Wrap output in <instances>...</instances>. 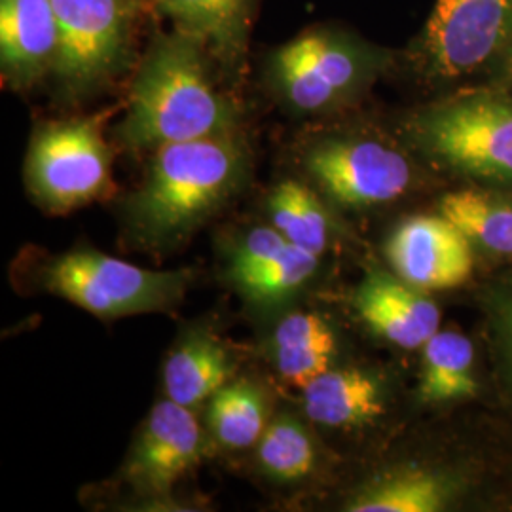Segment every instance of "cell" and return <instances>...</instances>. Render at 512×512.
<instances>
[{
  "label": "cell",
  "mask_w": 512,
  "mask_h": 512,
  "mask_svg": "<svg viewBox=\"0 0 512 512\" xmlns=\"http://www.w3.org/2000/svg\"><path fill=\"white\" fill-rule=\"evenodd\" d=\"M59 54L52 78L67 99L99 92L133 61L143 0H52Z\"/></svg>",
  "instance_id": "5"
},
{
  "label": "cell",
  "mask_w": 512,
  "mask_h": 512,
  "mask_svg": "<svg viewBox=\"0 0 512 512\" xmlns=\"http://www.w3.org/2000/svg\"><path fill=\"white\" fill-rule=\"evenodd\" d=\"M46 291L101 319L175 308L183 300L188 272H156L97 251L54 258L42 272Z\"/></svg>",
  "instance_id": "6"
},
{
  "label": "cell",
  "mask_w": 512,
  "mask_h": 512,
  "mask_svg": "<svg viewBox=\"0 0 512 512\" xmlns=\"http://www.w3.org/2000/svg\"><path fill=\"white\" fill-rule=\"evenodd\" d=\"M448 486L439 475L406 467L374 478L348 503L351 512H437L446 505Z\"/></svg>",
  "instance_id": "20"
},
{
  "label": "cell",
  "mask_w": 512,
  "mask_h": 512,
  "mask_svg": "<svg viewBox=\"0 0 512 512\" xmlns=\"http://www.w3.org/2000/svg\"><path fill=\"white\" fill-rule=\"evenodd\" d=\"M249 173L251 150L241 133L156 148L126 202L129 230L152 249L175 247L236 196Z\"/></svg>",
  "instance_id": "2"
},
{
  "label": "cell",
  "mask_w": 512,
  "mask_h": 512,
  "mask_svg": "<svg viewBox=\"0 0 512 512\" xmlns=\"http://www.w3.org/2000/svg\"><path fill=\"white\" fill-rule=\"evenodd\" d=\"M59 29L52 0H0V74L6 88L27 92L52 76Z\"/></svg>",
  "instance_id": "12"
},
{
  "label": "cell",
  "mask_w": 512,
  "mask_h": 512,
  "mask_svg": "<svg viewBox=\"0 0 512 512\" xmlns=\"http://www.w3.org/2000/svg\"><path fill=\"white\" fill-rule=\"evenodd\" d=\"M336 334L319 313L294 311L283 317L272 336V359L279 376L304 389L334 365Z\"/></svg>",
  "instance_id": "16"
},
{
  "label": "cell",
  "mask_w": 512,
  "mask_h": 512,
  "mask_svg": "<svg viewBox=\"0 0 512 512\" xmlns=\"http://www.w3.org/2000/svg\"><path fill=\"white\" fill-rule=\"evenodd\" d=\"M202 454V427L192 408L167 399L150 410L126 461L124 478L137 494L160 499L171 494Z\"/></svg>",
  "instance_id": "11"
},
{
  "label": "cell",
  "mask_w": 512,
  "mask_h": 512,
  "mask_svg": "<svg viewBox=\"0 0 512 512\" xmlns=\"http://www.w3.org/2000/svg\"><path fill=\"white\" fill-rule=\"evenodd\" d=\"M385 253L395 274L420 291L463 285L473 274V243L444 215L404 220L387 241Z\"/></svg>",
  "instance_id": "10"
},
{
  "label": "cell",
  "mask_w": 512,
  "mask_h": 512,
  "mask_svg": "<svg viewBox=\"0 0 512 512\" xmlns=\"http://www.w3.org/2000/svg\"><path fill=\"white\" fill-rule=\"evenodd\" d=\"M355 304L366 325L399 348H423L439 332L437 304L399 275H368L357 291Z\"/></svg>",
  "instance_id": "14"
},
{
  "label": "cell",
  "mask_w": 512,
  "mask_h": 512,
  "mask_svg": "<svg viewBox=\"0 0 512 512\" xmlns=\"http://www.w3.org/2000/svg\"><path fill=\"white\" fill-rule=\"evenodd\" d=\"M387 65L384 48L340 27L319 25L266 55L262 78L283 109L317 116L355 101Z\"/></svg>",
  "instance_id": "3"
},
{
  "label": "cell",
  "mask_w": 512,
  "mask_h": 512,
  "mask_svg": "<svg viewBox=\"0 0 512 512\" xmlns=\"http://www.w3.org/2000/svg\"><path fill=\"white\" fill-rule=\"evenodd\" d=\"M296 158L311 183L351 209L393 202L414 181V165L403 150L370 135H313Z\"/></svg>",
  "instance_id": "7"
},
{
  "label": "cell",
  "mask_w": 512,
  "mask_h": 512,
  "mask_svg": "<svg viewBox=\"0 0 512 512\" xmlns=\"http://www.w3.org/2000/svg\"><path fill=\"white\" fill-rule=\"evenodd\" d=\"M207 423L211 435L224 448L256 446L270 423L268 397L251 380L228 382L209 399Z\"/></svg>",
  "instance_id": "19"
},
{
  "label": "cell",
  "mask_w": 512,
  "mask_h": 512,
  "mask_svg": "<svg viewBox=\"0 0 512 512\" xmlns=\"http://www.w3.org/2000/svg\"><path fill=\"white\" fill-rule=\"evenodd\" d=\"M505 55H507V61H509V69H511L512 73V44L509 46V50L505 52Z\"/></svg>",
  "instance_id": "26"
},
{
  "label": "cell",
  "mask_w": 512,
  "mask_h": 512,
  "mask_svg": "<svg viewBox=\"0 0 512 512\" xmlns=\"http://www.w3.org/2000/svg\"><path fill=\"white\" fill-rule=\"evenodd\" d=\"M440 215L486 251L512 255V203L480 190L450 192L440 202Z\"/></svg>",
  "instance_id": "23"
},
{
  "label": "cell",
  "mask_w": 512,
  "mask_h": 512,
  "mask_svg": "<svg viewBox=\"0 0 512 512\" xmlns=\"http://www.w3.org/2000/svg\"><path fill=\"white\" fill-rule=\"evenodd\" d=\"M175 29L200 38L230 86L247 71L249 44L260 0H150Z\"/></svg>",
  "instance_id": "13"
},
{
  "label": "cell",
  "mask_w": 512,
  "mask_h": 512,
  "mask_svg": "<svg viewBox=\"0 0 512 512\" xmlns=\"http://www.w3.org/2000/svg\"><path fill=\"white\" fill-rule=\"evenodd\" d=\"M110 110L40 124L25 158V183L52 213L105 198L112 188V152L105 139Z\"/></svg>",
  "instance_id": "4"
},
{
  "label": "cell",
  "mask_w": 512,
  "mask_h": 512,
  "mask_svg": "<svg viewBox=\"0 0 512 512\" xmlns=\"http://www.w3.org/2000/svg\"><path fill=\"white\" fill-rule=\"evenodd\" d=\"M505 325H507V340H509V353H511L512 359V302L511 306H509V311H507V321H505Z\"/></svg>",
  "instance_id": "25"
},
{
  "label": "cell",
  "mask_w": 512,
  "mask_h": 512,
  "mask_svg": "<svg viewBox=\"0 0 512 512\" xmlns=\"http://www.w3.org/2000/svg\"><path fill=\"white\" fill-rule=\"evenodd\" d=\"M268 213L272 226L287 241L317 256L329 249L332 220L310 186L294 179L281 181L268 198Z\"/></svg>",
  "instance_id": "21"
},
{
  "label": "cell",
  "mask_w": 512,
  "mask_h": 512,
  "mask_svg": "<svg viewBox=\"0 0 512 512\" xmlns=\"http://www.w3.org/2000/svg\"><path fill=\"white\" fill-rule=\"evenodd\" d=\"M262 473L281 484L300 482L317 467V446L308 427L293 416H277L256 444Z\"/></svg>",
  "instance_id": "24"
},
{
  "label": "cell",
  "mask_w": 512,
  "mask_h": 512,
  "mask_svg": "<svg viewBox=\"0 0 512 512\" xmlns=\"http://www.w3.org/2000/svg\"><path fill=\"white\" fill-rule=\"evenodd\" d=\"M202 40L181 29L158 33L139 63L116 141L128 150L239 133L241 107ZM228 84V82H226Z\"/></svg>",
  "instance_id": "1"
},
{
  "label": "cell",
  "mask_w": 512,
  "mask_h": 512,
  "mask_svg": "<svg viewBox=\"0 0 512 512\" xmlns=\"http://www.w3.org/2000/svg\"><path fill=\"white\" fill-rule=\"evenodd\" d=\"M421 349L420 397L423 403H448L475 397V349L465 334L439 330Z\"/></svg>",
  "instance_id": "18"
},
{
  "label": "cell",
  "mask_w": 512,
  "mask_h": 512,
  "mask_svg": "<svg viewBox=\"0 0 512 512\" xmlns=\"http://www.w3.org/2000/svg\"><path fill=\"white\" fill-rule=\"evenodd\" d=\"M302 406L317 425L361 427L384 414V389L361 368H329L302 389Z\"/></svg>",
  "instance_id": "15"
},
{
  "label": "cell",
  "mask_w": 512,
  "mask_h": 512,
  "mask_svg": "<svg viewBox=\"0 0 512 512\" xmlns=\"http://www.w3.org/2000/svg\"><path fill=\"white\" fill-rule=\"evenodd\" d=\"M232 372L230 355L215 336L190 334L165 361V395L173 403L196 408L232 382Z\"/></svg>",
  "instance_id": "17"
},
{
  "label": "cell",
  "mask_w": 512,
  "mask_h": 512,
  "mask_svg": "<svg viewBox=\"0 0 512 512\" xmlns=\"http://www.w3.org/2000/svg\"><path fill=\"white\" fill-rule=\"evenodd\" d=\"M319 258L283 239L272 255L247 274L232 279L241 293L258 306H275L298 293L317 274Z\"/></svg>",
  "instance_id": "22"
},
{
  "label": "cell",
  "mask_w": 512,
  "mask_h": 512,
  "mask_svg": "<svg viewBox=\"0 0 512 512\" xmlns=\"http://www.w3.org/2000/svg\"><path fill=\"white\" fill-rule=\"evenodd\" d=\"M512 44V0H437L410 59L431 80L475 73Z\"/></svg>",
  "instance_id": "9"
},
{
  "label": "cell",
  "mask_w": 512,
  "mask_h": 512,
  "mask_svg": "<svg viewBox=\"0 0 512 512\" xmlns=\"http://www.w3.org/2000/svg\"><path fill=\"white\" fill-rule=\"evenodd\" d=\"M425 152L461 173L512 181V101L492 95L463 97L425 110L412 122Z\"/></svg>",
  "instance_id": "8"
}]
</instances>
